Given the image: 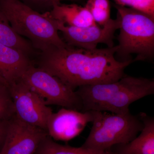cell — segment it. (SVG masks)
I'll list each match as a JSON object with an SVG mask.
<instances>
[{"instance_id": "cell-12", "label": "cell", "mask_w": 154, "mask_h": 154, "mask_svg": "<svg viewBox=\"0 0 154 154\" xmlns=\"http://www.w3.org/2000/svg\"><path fill=\"white\" fill-rule=\"evenodd\" d=\"M46 12L51 18L67 26L85 28L96 25L85 6L77 4L58 3Z\"/></svg>"}, {"instance_id": "cell-4", "label": "cell", "mask_w": 154, "mask_h": 154, "mask_svg": "<svg viewBox=\"0 0 154 154\" xmlns=\"http://www.w3.org/2000/svg\"><path fill=\"white\" fill-rule=\"evenodd\" d=\"M0 11L17 34L29 38L41 51L67 45L46 12L40 14L19 0H0Z\"/></svg>"}, {"instance_id": "cell-14", "label": "cell", "mask_w": 154, "mask_h": 154, "mask_svg": "<svg viewBox=\"0 0 154 154\" xmlns=\"http://www.w3.org/2000/svg\"><path fill=\"white\" fill-rule=\"evenodd\" d=\"M35 154H116L109 150L100 151L81 147H74L57 143L48 135L38 146Z\"/></svg>"}, {"instance_id": "cell-21", "label": "cell", "mask_w": 154, "mask_h": 154, "mask_svg": "<svg viewBox=\"0 0 154 154\" xmlns=\"http://www.w3.org/2000/svg\"><path fill=\"white\" fill-rule=\"evenodd\" d=\"M9 88L8 84L0 75V88Z\"/></svg>"}, {"instance_id": "cell-17", "label": "cell", "mask_w": 154, "mask_h": 154, "mask_svg": "<svg viewBox=\"0 0 154 154\" xmlns=\"http://www.w3.org/2000/svg\"><path fill=\"white\" fill-rule=\"evenodd\" d=\"M15 114L9 88H0V121L10 120Z\"/></svg>"}, {"instance_id": "cell-10", "label": "cell", "mask_w": 154, "mask_h": 154, "mask_svg": "<svg viewBox=\"0 0 154 154\" xmlns=\"http://www.w3.org/2000/svg\"><path fill=\"white\" fill-rule=\"evenodd\" d=\"M93 119L91 110L81 112L63 107L51 114L46 131L54 140L68 141L79 135Z\"/></svg>"}, {"instance_id": "cell-3", "label": "cell", "mask_w": 154, "mask_h": 154, "mask_svg": "<svg viewBox=\"0 0 154 154\" xmlns=\"http://www.w3.org/2000/svg\"><path fill=\"white\" fill-rule=\"evenodd\" d=\"M114 7L120 20L116 59L129 60L131 55L135 54V61L152 60L154 17L131 8L117 5Z\"/></svg>"}, {"instance_id": "cell-15", "label": "cell", "mask_w": 154, "mask_h": 154, "mask_svg": "<svg viewBox=\"0 0 154 154\" xmlns=\"http://www.w3.org/2000/svg\"><path fill=\"white\" fill-rule=\"evenodd\" d=\"M0 43L19 50L28 56L33 51L32 45L14 31L8 20L1 11Z\"/></svg>"}, {"instance_id": "cell-5", "label": "cell", "mask_w": 154, "mask_h": 154, "mask_svg": "<svg viewBox=\"0 0 154 154\" xmlns=\"http://www.w3.org/2000/svg\"><path fill=\"white\" fill-rule=\"evenodd\" d=\"M91 131L82 147L97 150H109L115 145L128 143L143 128L139 116L126 113L93 111Z\"/></svg>"}, {"instance_id": "cell-13", "label": "cell", "mask_w": 154, "mask_h": 154, "mask_svg": "<svg viewBox=\"0 0 154 154\" xmlns=\"http://www.w3.org/2000/svg\"><path fill=\"white\" fill-rule=\"evenodd\" d=\"M140 117L143 127L140 134L128 143L120 145L118 154H154V119L145 113Z\"/></svg>"}, {"instance_id": "cell-19", "label": "cell", "mask_w": 154, "mask_h": 154, "mask_svg": "<svg viewBox=\"0 0 154 154\" xmlns=\"http://www.w3.org/2000/svg\"><path fill=\"white\" fill-rule=\"evenodd\" d=\"M31 8L35 10L37 9H49L51 10L56 4L61 3L62 1H71L73 2H80L82 0H19Z\"/></svg>"}, {"instance_id": "cell-18", "label": "cell", "mask_w": 154, "mask_h": 154, "mask_svg": "<svg viewBox=\"0 0 154 154\" xmlns=\"http://www.w3.org/2000/svg\"><path fill=\"white\" fill-rule=\"evenodd\" d=\"M116 5L131 8L154 17V0H113Z\"/></svg>"}, {"instance_id": "cell-6", "label": "cell", "mask_w": 154, "mask_h": 154, "mask_svg": "<svg viewBox=\"0 0 154 154\" xmlns=\"http://www.w3.org/2000/svg\"><path fill=\"white\" fill-rule=\"evenodd\" d=\"M20 80L47 106L59 105L78 111L82 109V101L75 91L40 68L31 65Z\"/></svg>"}, {"instance_id": "cell-7", "label": "cell", "mask_w": 154, "mask_h": 154, "mask_svg": "<svg viewBox=\"0 0 154 154\" xmlns=\"http://www.w3.org/2000/svg\"><path fill=\"white\" fill-rule=\"evenodd\" d=\"M51 19L58 30L62 33L63 41L68 45L88 50L97 48L100 43L106 45L109 48L113 47L114 34L120 25L118 15L116 19H110L104 26L96 24L85 28L67 26Z\"/></svg>"}, {"instance_id": "cell-2", "label": "cell", "mask_w": 154, "mask_h": 154, "mask_svg": "<svg viewBox=\"0 0 154 154\" xmlns=\"http://www.w3.org/2000/svg\"><path fill=\"white\" fill-rule=\"evenodd\" d=\"M83 112L89 110L112 113H129L132 103L154 94L152 79L124 75L114 82L82 86L75 91Z\"/></svg>"}, {"instance_id": "cell-9", "label": "cell", "mask_w": 154, "mask_h": 154, "mask_svg": "<svg viewBox=\"0 0 154 154\" xmlns=\"http://www.w3.org/2000/svg\"><path fill=\"white\" fill-rule=\"evenodd\" d=\"M47 131L22 121L14 115L9 120L0 154H35Z\"/></svg>"}, {"instance_id": "cell-8", "label": "cell", "mask_w": 154, "mask_h": 154, "mask_svg": "<svg viewBox=\"0 0 154 154\" xmlns=\"http://www.w3.org/2000/svg\"><path fill=\"white\" fill-rule=\"evenodd\" d=\"M9 91L17 117L46 131L51 108L20 79L9 85Z\"/></svg>"}, {"instance_id": "cell-16", "label": "cell", "mask_w": 154, "mask_h": 154, "mask_svg": "<svg viewBox=\"0 0 154 154\" xmlns=\"http://www.w3.org/2000/svg\"><path fill=\"white\" fill-rule=\"evenodd\" d=\"M85 7L99 26H104L111 19L109 0H88Z\"/></svg>"}, {"instance_id": "cell-20", "label": "cell", "mask_w": 154, "mask_h": 154, "mask_svg": "<svg viewBox=\"0 0 154 154\" xmlns=\"http://www.w3.org/2000/svg\"><path fill=\"white\" fill-rule=\"evenodd\" d=\"M9 122V120L0 121V149L4 143L5 138Z\"/></svg>"}, {"instance_id": "cell-11", "label": "cell", "mask_w": 154, "mask_h": 154, "mask_svg": "<svg viewBox=\"0 0 154 154\" xmlns=\"http://www.w3.org/2000/svg\"><path fill=\"white\" fill-rule=\"evenodd\" d=\"M31 65L28 55L0 43V75L9 85L20 80Z\"/></svg>"}, {"instance_id": "cell-1", "label": "cell", "mask_w": 154, "mask_h": 154, "mask_svg": "<svg viewBox=\"0 0 154 154\" xmlns=\"http://www.w3.org/2000/svg\"><path fill=\"white\" fill-rule=\"evenodd\" d=\"M117 46L92 50L66 45L52 46L41 51L40 68L73 90L82 86L114 82L125 75L134 59L124 61L115 57Z\"/></svg>"}]
</instances>
